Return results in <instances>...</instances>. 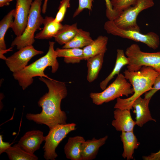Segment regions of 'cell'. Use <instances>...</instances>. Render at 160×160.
Listing matches in <instances>:
<instances>
[{"label":"cell","mask_w":160,"mask_h":160,"mask_svg":"<svg viewBox=\"0 0 160 160\" xmlns=\"http://www.w3.org/2000/svg\"><path fill=\"white\" fill-rule=\"evenodd\" d=\"M39 79L46 84L48 91L38 102L39 106L42 108L41 112L27 113L26 118L37 124H45L49 129L57 125L66 124V113L61 108V101L67 95L65 83L51 78L39 77Z\"/></svg>","instance_id":"obj_1"},{"label":"cell","mask_w":160,"mask_h":160,"mask_svg":"<svg viewBox=\"0 0 160 160\" xmlns=\"http://www.w3.org/2000/svg\"><path fill=\"white\" fill-rule=\"evenodd\" d=\"M159 73L153 68L143 66L138 71H130L126 70L124 76L132 86L134 92L129 97L117 98L114 108L131 110L134 101L152 88L154 80Z\"/></svg>","instance_id":"obj_2"},{"label":"cell","mask_w":160,"mask_h":160,"mask_svg":"<svg viewBox=\"0 0 160 160\" xmlns=\"http://www.w3.org/2000/svg\"><path fill=\"white\" fill-rule=\"evenodd\" d=\"M55 42H49V49L47 53L23 69L13 73V76L17 80L23 90L25 89L33 82V78L36 76L50 79L45 74L44 71L47 67H51V72L55 73L58 69L59 64L57 56L54 49Z\"/></svg>","instance_id":"obj_3"},{"label":"cell","mask_w":160,"mask_h":160,"mask_svg":"<svg viewBox=\"0 0 160 160\" xmlns=\"http://www.w3.org/2000/svg\"><path fill=\"white\" fill-rule=\"evenodd\" d=\"M42 1L34 0L33 1L25 29L21 35L16 36L12 41V47L16 46L19 50L26 46L32 45L35 42V33L40 28L44 19L41 14Z\"/></svg>","instance_id":"obj_4"},{"label":"cell","mask_w":160,"mask_h":160,"mask_svg":"<svg viewBox=\"0 0 160 160\" xmlns=\"http://www.w3.org/2000/svg\"><path fill=\"white\" fill-rule=\"evenodd\" d=\"M125 53L129 60L127 66L129 71H138L142 66H146L160 73V52H143L138 44H133L127 48Z\"/></svg>","instance_id":"obj_5"},{"label":"cell","mask_w":160,"mask_h":160,"mask_svg":"<svg viewBox=\"0 0 160 160\" xmlns=\"http://www.w3.org/2000/svg\"><path fill=\"white\" fill-rule=\"evenodd\" d=\"M124 75L119 73L115 80L103 91L100 92H91L89 96L93 103L97 105L108 102L120 97H128L133 94L134 89L131 84L127 81Z\"/></svg>","instance_id":"obj_6"},{"label":"cell","mask_w":160,"mask_h":160,"mask_svg":"<svg viewBox=\"0 0 160 160\" xmlns=\"http://www.w3.org/2000/svg\"><path fill=\"white\" fill-rule=\"evenodd\" d=\"M104 27L108 33L143 43L153 49H157L160 44L159 37L154 32L143 34L140 31L122 29L117 26L113 20H109L105 23Z\"/></svg>","instance_id":"obj_7"},{"label":"cell","mask_w":160,"mask_h":160,"mask_svg":"<svg viewBox=\"0 0 160 160\" xmlns=\"http://www.w3.org/2000/svg\"><path fill=\"white\" fill-rule=\"evenodd\" d=\"M153 0H136L134 4L123 11L113 20L116 25L122 29L140 31L137 23L139 14L154 5Z\"/></svg>","instance_id":"obj_8"},{"label":"cell","mask_w":160,"mask_h":160,"mask_svg":"<svg viewBox=\"0 0 160 160\" xmlns=\"http://www.w3.org/2000/svg\"><path fill=\"white\" fill-rule=\"evenodd\" d=\"M76 125L71 123L57 125L49 129L43 147L44 158L47 160H55L58 155L56 149L59 143L71 132L76 129Z\"/></svg>","instance_id":"obj_9"},{"label":"cell","mask_w":160,"mask_h":160,"mask_svg":"<svg viewBox=\"0 0 160 160\" xmlns=\"http://www.w3.org/2000/svg\"><path fill=\"white\" fill-rule=\"evenodd\" d=\"M18 50L5 60L6 65L13 73L23 69L35 56L44 53L42 51L36 49L32 45L26 46Z\"/></svg>","instance_id":"obj_10"},{"label":"cell","mask_w":160,"mask_h":160,"mask_svg":"<svg viewBox=\"0 0 160 160\" xmlns=\"http://www.w3.org/2000/svg\"><path fill=\"white\" fill-rule=\"evenodd\" d=\"M33 0H16L14 19L11 28L16 36H20L26 27Z\"/></svg>","instance_id":"obj_11"},{"label":"cell","mask_w":160,"mask_h":160,"mask_svg":"<svg viewBox=\"0 0 160 160\" xmlns=\"http://www.w3.org/2000/svg\"><path fill=\"white\" fill-rule=\"evenodd\" d=\"M43 132L39 130L29 131L20 138L17 143L19 146L25 151L33 154L39 149L41 145L46 139Z\"/></svg>","instance_id":"obj_12"},{"label":"cell","mask_w":160,"mask_h":160,"mask_svg":"<svg viewBox=\"0 0 160 160\" xmlns=\"http://www.w3.org/2000/svg\"><path fill=\"white\" fill-rule=\"evenodd\" d=\"M151 98H143L141 96L137 98L133 103V112L135 114L136 125L142 127L149 121L156 122L152 118L149 108V104Z\"/></svg>","instance_id":"obj_13"},{"label":"cell","mask_w":160,"mask_h":160,"mask_svg":"<svg viewBox=\"0 0 160 160\" xmlns=\"http://www.w3.org/2000/svg\"><path fill=\"white\" fill-rule=\"evenodd\" d=\"M130 110L116 108L113 112L114 119L111 123L116 129L121 132L133 131L136 125L132 118Z\"/></svg>","instance_id":"obj_14"},{"label":"cell","mask_w":160,"mask_h":160,"mask_svg":"<svg viewBox=\"0 0 160 160\" xmlns=\"http://www.w3.org/2000/svg\"><path fill=\"white\" fill-rule=\"evenodd\" d=\"M108 138L107 135L99 139L93 137L85 140L81 146V160H92L96 156L100 148L104 145Z\"/></svg>","instance_id":"obj_15"},{"label":"cell","mask_w":160,"mask_h":160,"mask_svg":"<svg viewBox=\"0 0 160 160\" xmlns=\"http://www.w3.org/2000/svg\"><path fill=\"white\" fill-rule=\"evenodd\" d=\"M108 38L105 36H100L88 45L82 49L84 60L101 53H105L107 50Z\"/></svg>","instance_id":"obj_16"},{"label":"cell","mask_w":160,"mask_h":160,"mask_svg":"<svg viewBox=\"0 0 160 160\" xmlns=\"http://www.w3.org/2000/svg\"><path fill=\"white\" fill-rule=\"evenodd\" d=\"M55 18L46 16L43 22L44 27L42 30L35 36V39H48L54 37L62 28L61 23L55 22Z\"/></svg>","instance_id":"obj_17"},{"label":"cell","mask_w":160,"mask_h":160,"mask_svg":"<svg viewBox=\"0 0 160 160\" xmlns=\"http://www.w3.org/2000/svg\"><path fill=\"white\" fill-rule=\"evenodd\" d=\"M120 137L123 145L122 157L127 160L133 159L134 150L137 149L140 145L133 131L121 132Z\"/></svg>","instance_id":"obj_18"},{"label":"cell","mask_w":160,"mask_h":160,"mask_svg":"<svg viewBox=\"0 0 160 160\" xmlns=\"http://www.w3.org/2000/svg\"><path fill=\"white\" fill-rule=\"evenodd\" d=\"M85 140L81 136L69 137L64 147L67 158L71 160H81V146Z\"/></svg>","instance_id":"obj_19"},{"label":"cell","mask_w":160,"mask_h":160,"mask_svg":"<svg viewBox=\"0 0 160 160\" xmlns=\"http://www.w3.org/2000/svg\"><path fill=\"white\" fill-rule=\"evenodd\" d=\"M129 63V60L126 56L124 50L121 49H117L116 60L114 67L108 76L100 83V88L103 90L105 89L110 81L116 75H119L123 67L127 65Z\"/></svg>","instance_id":"obj_20"},{"label":"cell","mask_w":160,"mask_h":160,"mask_svg":"<svg viewBox=\"0 0 160 160\" xmlns=\"http://www.w3.org/2000/svg\"><path fill=\"white\" fill-rule=\"evenodd\" d=\"M105 53H101L88 58L87 60V78L91 83L97 79L104 61Z\"/></svg>","instance_id":"obj_21"},{"label":"cell","mask_w":160,"mask_h":160,"mask_svg":"<svg viewBox=\"0 0 160 160\" xmlns=\"http://www.w3.org/2000/svg\"><path fill=\"white\" fill-rule=\"evenodd\" d=\"M55 51L57 57H63L64 62L67 64L78 63L84 60L83 50L81 48H57Z\"/></svg>","instance_id":"obj_22"},{"label":"cell","mask_w":160,"mask_h":160,"mask_svg":"<svg viewBox=\"0 0 160 160\" xmlns=\"http://www.w3.org/2000/svg\"><path fill=\"white\" fill-rule=\"evenodd\" d=\"M93 41L89 32L78 28L74 37L64 44L62 48H83L90 44Z\"/></svg>","instance_id":"obj_23"},{"label":"cell","mask_w":160,"mask_h":160,"mask_svg":"<svg viewBox=\"0 0 160 160\" xmlns=\"http://www.w3.org/2000/svg\"><path fill=\"white\" fill-rule=\"evenodd\" d=\"M78 29L76 23L71 25H63L61 28L54 37L55 40L59 44L64 45L74 37Z\"/></svg>","instance_id":"obj_24"},{"label":"cell","mask_w":160,"mask_h":160,"mask_svg":"<svg viewBox=\"0 0 160 160\" xmlns=\"http://www.w3.org/2000/svg\"><path fill=\"white\" fill-rule=\"evenodd\" d=\"M10 160H37L38 157L34 154H30L22 149L16 144L10 146L5 151Z\"/></svg>","instance_id":"obj_25"},{"label":"cell","mask_w":160,"mask_h":160,"mask_svg":"<svg viewBox=\"0 0 160 160\" xmlns=\"http://www.w3.org/2000/svg\"><path fill=\"white\" fill-rule=\"evenodd\" d=\"M15 9L10 11L1 20L0 22V51H5L6 49L4 41V36L9 28H11L13 22Z\"/></svg>","instance_id":"obj_26"},{"label":"cell","mask_w":160,"mask_h":160,"mask_svg":"<svg viewBox=\"0 0 160 160\" xmlns=\"http://www.w3.org/2000/svg\"><path fill=\"white\" fill-rule=\"evenodd\" d=\"M136 0H113L111 1L116 19L124 10L131 7Z\"/></svg>","instance_id":"obj_27"},{"label":"cell","mask_w":160,"mask_h":160,"mask_svg":"<svg viewBox=\"0 0 160 160\" xmlns=\"http://www.w3.org/2000/svg\"><path fill=\"white\" fill-rule=\"evenodd\" d=\"M70 0H62L58 8V11L55 18V22L61 23L63 20L67 9L70 7Z\"/></svg>","instance_id":"obj_28"},{"label":"cell","mask_w":160,"mask_h":160,"mask_svg":"<svg viewBox=\"0 0 160 160\" xmlns=\"http://www.w3.org/2000/svg\"><path fill=\"white\" fill-rule=\"evenodd\" d=\"M94 0H79V5L73 15L74 18L79 15L84 9L92 10L93 3Z\"/></svg>","instance_id":"obj_29"},{"label":"cell","mask_w":160,"mask_h":160,"mask_svg":"<svg viewBox=\"0 0 160 160\" xmlns=\"http://www.w3.org/2000/svg\"><path fill=\"white\" fill-rule=\"evenodd\" d=\"M160 90V73L156 77L152 89L145 93L144 98H151L152 96L159 90Z\"/></svg>","instance_id":"obj_30"},{"label":"cell","mask_w":160,"mask_h":160,"mask_svg":"<svg viewBox=\"0 0 160 160\" xmlns=\"http://www.w3.org/2000/svg\"><path fill=\"white\" fill-rule=\"evenodd\" d=\"M106 7V16L109 20H113L115 16L113 12L111 0H105Z\"/></svg>","instance_id":"obj_31"},{"label":"cell","mask_w":160,"mask_h":160,"mask_svg":"<svg viewBox=\"0 0 160 160\" xmlns=\"http://www.w3.org/2000/svg\"><path fill=\"white\" fill-rule=\"evenodd\" d=\"M11 145L9 143L5 142L3 141L2 135H0V154L5 152V151Z\"/></svg>","instance_id":"obj_32"},{"label":"cell","mask_w":160,"mask_h":160,"mask_svg":"<svg viewBox=\"0 0 160 160\" xmlns=\"http://www.w3.org/2000/svg\"><path fill=\"white\" fill-rule=\"evenodd\" d=\"M143 159L144 160H160V149L157 152L152 153L147 156H143Z\"/></svg>","instance_id":"obj_33"},{"label":"cell","mask_w":160,"mask_h":160,"mask_svg":"<svg viewBox=\"0 0 160 160\" xmlns=\"http://www.w3.org/2000/svg\"><path fill=\"white\" fill-rule=\"evenodd\" d=\"M13 0H0V7L8 6L10 2Z\"/></svg>","instance_id":"obj_34"},{"label":"cell","mask_w":160,"mask_h":160,"mask_svg":"<svg viewBox=\"0 0 160 160\" xmlns=\"http://www.w3.org/2000/svg\"><path fill=\"white\" fill-rule=\"evenodd\" d=\"M48 1V0H44L41 10L43 14H45L46 11Z\"/></svg>","instance_id":"obj_35"},{"label":"cell","mask_w":160,"mask_h":160,"mask_svg":"<svg viewBox=\"0 0 160 160\" xmlns=\"http://www.w3.org/2000/svg\"><path fill=\"white\" fill-rule=\"evenodd\" d=\"M112 0H111V1H112Z\"/></svg>","instance_id":"obj_36"}]
</instances>
